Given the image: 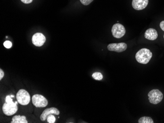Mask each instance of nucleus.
Segmentation results:
<instances>
[{"instance_id":"nucleus-19","label":"nucleus","mask_w":164,"mask_h":123,"mask_svg":"<svg viewBox=\"0 0 164 123\" xmlns=\"http://www.w3.org/2000/svg\"><path fill=\"white\" fill-rule=\"evenodd\" d=\"M4 71L2 70L1 69H0V80H2V79L4 77Z\"/></svg>"},{"instance_id":"nucleus-8","label":"nucleus","mask_w":164,"mask_h":123,"mask_svg":"<svg viewBox=\"0 0 164 123\" xmlns=\"http://www.w3.org/2000/svg\"><path fill=\"white\" fill-rule=\"evenodd\" d=\"M45 41V37L41 33L37 32L35 33L32 37L33 44L37 47H41L44 44Z\"/></svg>"},{"instance_id":"nucleus-12","label":"nucleus","mask_w":164,"mask_h":123,"mask_svg":"<svg viewBox=\"0 0 164 123\" xmlns=\"http://www.w3.org/2000/svg\"><path fill=\"white\" fill-rule=\"evenodd\" d=\"M11 123H28L26 117L25 116L16 115L12 119Z\"/></svg>"},{"instance_id":"nucleus-16","label":"nucleus","mask_w":164,"mask_h":123,"mask_svg":"<svg viewBox=\"0 0 164 123\" xmlns=\"http://www.w3.org/2000/svg\"><path fill=\"white\" fill-rule=\"evenodd\" d=\"M4 46L5 48L10 49L12 47V43L10 41H6L4 43Z\"/></svg>"},{"instance_id":"nucleus-1","label":"nucleus","mask_w":164,"mask_h":123,"mask_svg":"<svg viewBox=\"0 0 164 123\" xmlns=\"http://www.w3.org/2000/svg\"><path fill=\"white\" fill-rule=\"evenodd\" d=\"M2 111L6 116H11L14 114L18 110L16 103L12 101V98L10 95H7L6 98V102L2 107Z\"/></svg>"},{"instance_id":"nucleus-18","label":"nucleus","mask_w":164,"mask_h":123,"mask_svg":"<svg viewBox=\"0 0 164 123\" xmlns=\"http://www.w3.org/2000/svg\"><path fill=\"white\" fill-rule=\"evenodd\" d=\"M21 2L24 4H28L32 3L33 0H21Z\"/></svg>"},{"instance_id":"nucleus-20","label":"nucleus","mask_w":164,"mask_h":123,"mask_svg":"<svg viewBox=\"0 0 164 123\" xmlns=\"http://www.w3.org/2000/svg\"><path fill=\"white\" fill-rule=\"evenodd\" d=\"M160 28L163 31H164V21H162L160 24Z\"/></svg>"},{"instance_id":"nucleus-7","label":"nucleus","mask_w":164,"mask_h":123,"mask_svg":"<svg viewBox=\"0 0 164 123\" xmlns=\"http://www.w3.org/2000/svg\"><path fill=\"white\" fill-rule=\"evenodd\" d=\"M107 48L110 51L121 53L126 50L127 46L125 43H111L108 45Z\"/></svg>"},{"instance_id":"nucleus-5","label":"nucleus","mask_w":164,"mask_h":123,"mask_svg":"<svg viewBox=\"0 0 164 123\" xmlns=\"http://www.w3.org/2000/svg\"><path fill=\"white\" fill-rule=\"evenodd\" d=\"M32 102L37 107H44L48 105V101L42 95L36 94L32 97Z\"/></svg>"},{"instance_id":"nucleus-15","label":"nucleus","mask_w":164,"mask_h":123,"mask_svg":"<svg viewBox=\"0 0 164 123\" xmlns=\"http://www.w3.org/2000/svg\"><path fill=\"white\" fill-rule=\"evenodd\" d=\"M47 121L49 123H55L56 118L54 116V115L51 114L48 116L47 118Z\"/></svg>"},{"instance_id":"nucleus-11","label":"nucleus","mask_w":164,"mask_h":123,"mask_svg":"<svg viewBox=\"0 0 164 123\" xmlns=\"http://www.w3.org/2000/svg\"><path fill=\"white\" fill-rule=\"evenodd\" d=\"M145 37L150 40H154L158 37V33L156 30L154 28H148L145 32Z\"/></svg>"},{"instance_id":"nucleus-9","label":"nucleus","mask_w":164,"mask_h":123,"mask_svg":"<svg viewBox=\"0 0 164 123\" xmlns=\"http://www.w3.org/2000/svg\"><path fill=\"white\" fill-rule=\"evenodd\" d=\"M51 114H55L58 115L60 114V111L55 107H51L46 108L44 110L41 116V120L42 121H45L47 119L48 116Z\"/></svg>"},{"instance_id":"nucleus-2","label":"nucleus","mask_w":164,"mask_h":123,"mask_svg":"<svg viewBox=\"0 0 164 123\" xmlns=\"http://www.w3.org/2000/svg\"><path fill=\"white\" fill-rule=\"evenodd\" d=\"M152 57V53L146 48H143L136 54V59L139 63L146 64L148 63Z\"/></svg>"},{"instance_id":"nucleus-6","label":"nucleus","mask_w":164,"mask_h":123,"mask_svg":"<svg viewBox=\"0 0 164 123\" xmlns=\"http://www.w3.org/2000/svg\"><path fill=\"white\" fill-rule=\"evenodd\" d=\"M111 32L114 37L120 38L125 35L126 32L125 28L120 24H115L111 28Z\"/></svg>"},{"instance_id":"nucleus-13","label":"nucleus","mask_w":164,"mask_h":123,"mask_svg":"<svg viewBox=\"0 0 164 123\" xmlns=\"http://www.w3.org/2000/svg\"><path fill=\"white\" fill-rule=\"evenodd\" d=\"M139 123H153V120L152 118L150 117H141L140 118V119L138 121Z\"/></svg>"},{"instance_id":"nucleus-3","label":"nucleus","mask_w":164,"mask_h":123,"mask_svg":"<svg viewBox=\"0 0 164 123\" xmlns=\"http://www.w3.org/2000/svg\"><path fill=\"white\" fill-rule=\"evenodd\" d=\"M148 100L150 103L156 105L160 102L163 99V94L158 89H153L148 94Z\"/></svg>"},{"instance_id":"nucleus-10","label":"nucleus","mask_w":164,"mask_h":123,"mask_svg":"<svg viewBox=\"0 0 164 123\" xmlns=\"http://www.w3.org/2000/svg\"><path fill=\"white\" fill-rule=\"evenodd\" d=\"M148 0H133L132 6L137 10H143L147 6Z\"/></svg>"},{"instance_id":"nucleus-4","label":"nucleus","mask_w":164,"mask_h":123,"mask_svg":"<svg viewBox=\"0 0 164 123\" xmlns=\"http://www.w3.org/2000/svg\"><path fill=\"white\" fill-rule=\"evenodd\" d=\"M16 99L18 103L23 106L28 105L31 100L29 94L24 89L19 90L16 94Z\"/></svg>"},{"instance_id":"nucleus-17","label":"nucleus","mask_w":164,"mask_h":123,"mask_svg":"<svg viewBox=\"0 0 164 123\" xmlns=\"http://www.w3.org/2000/svg\"><path fill=\"white\" fill-rule=\"evenodd\" d=\"M93 0H80L81 3L84 6H88L92 3Z\"/></svg>"},{"instance_id":"nucleus-14","label":"nucleus","mask_w":164,"mask_h":123,"mask_svg":"<svg viewBox=\"0 0 164 123\" xmlns=\"http://www.w3.org/2000/svg\"><path fill=\"white\" fill-rule=\"evenodd\" d=\"M92 78L97 80H102L103 79V75L101 73H100V72H95V73H93L92 75Z\"/></svg>"},{"instance_id":"nucleus-22","label":"nucleus","mask_w":164,"mask_h":123,"mask_svg":"<svg viewBox=\"0 0 164 123\" xmlns=\"http://www.w3.org/2000/svg\"></svg>"},{"instance_id":"nucleus-21","label":"nucleus","mask_w":164,"mask_h":123,"mask_svg":"<svg viewBox=\"0 0 164 123\" xmlns=\"http://www.w3.org/2000/svg\"><path fill=\"white\" fill-rule=\"evenodd\" d=\"M10 97H11L12 98H14V95H10Z\"/></svg>"}]
</instances>
